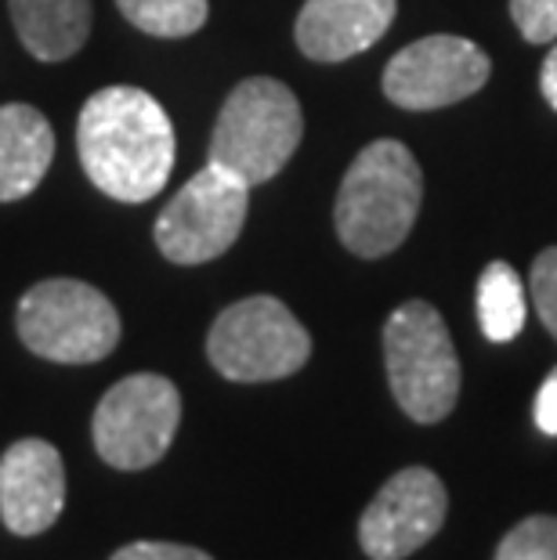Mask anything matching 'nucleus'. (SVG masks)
<instances>
[{
	"label": "nucleus",
	"instance_id": "ddd939ff",
	"mask_svg": "<svg viewBox=\"0 0 557 560\" xmlns=\"http://www.w3.org/2000/svg\"><path fill=\"white\" fill-rule=\"evenodd\" d=\"M55 160V130L33 105H0V202L37 192Z\"/></svg>",
	"mask_w": 557,
	"mask_h": 560
},
{
	"label": "nucleus",
	"instance_id": "f03ea898",
	"mask_svg": "<svg viewBox=\"0 0 557 560\" xmlns=\"http://www.w3.org/2000/svg\"><path fill=\"white\" fill-rule=\"evenodd\" d=\"M423 199L417 156L395 138L370 141L348 166L337 192L334 221L355 257H384L406 243Z\"/></svg>",
	"mask_w": 557,
	"mask_h": 560
},
{
	"label": "nucleus",
	"instance_id": "39448f33",
	"mask_svg": "<svg viewBox=\"0 0 557 560\" xmlns=\"http://www.w3.org/2000/svg\"><path fill=\"white\" fill-rule=\"evenodd\" d=\"M19 340L33 354L62 365H91L120 343L116 304L80 279H44L19 301Z\"/></svg>",
	"mask_w": 557,
	"mask_h": 560
},
{
	"label": "nucleus",
	"instance_id": "412c9836",
	"mask_svg": "<svg viewBox=\"0 0 557 560\" xmlns=\"http://www.w3.org/2000/svg\"><path fill=\"white\" fill-rule=\"evenodd\" d=\"M536 427L543 434L557 438V365L550 369V376L543 380V387L536 395Z\"/></svg>",
	"mask_w": 557,
	"mask_h": 560
},
{
	"label": "nucleus",
	"instance_id": "4468645a",
	"mask_svg": "<svg viewBox=\"0 0 557 560\" xmlns=\"http://www.w3.org/2000/svg\"><path fill=\"white\" fill-rule=\"evenodd\" d=\"M22 47L40 62H66L91 37V0H8Z\"/></svg>",
	"mask_w": 557,
	"mask_h": 560
},
{
	"label": "nucleus",
	"instance_id": "a211bd4d",
	"mask_svg": "<svg viewBox=\"0 0 557 560\" xmlns=\"http://www.w3.org/2000/svg\"><path fill=\"white\" fill-rule=\"evenodd\" d=\"M532 304H536L539 322L557 340V246L543 249L532 265Z\"/></svg>",
	"mask_w": 557,
	"mask_h": 560
},
{
	"label": "nucleus",
	"instance_id": "6ab92c4d",
	"mask_svg": "<svg viewBox=\"0 0 557 560\" xmlns=\"http://www.w3.org/2000/svg\"><path fill=\"white\" fill-rule=\"evenodd\" d=\"M511 15L529 44L557 40V0H511Z\"/></svg>",
	"mask_w": 557,
	"mask_h": 560
},
{
	"label": "nucleus",
	"instance_id": "aec40b11",
	"mask_svg": "<svg viewBox=\"0 0 557 560\" xmlns=\"http://www.w3.org/2000/svg\"><path fill=\"white\" fill-rule=\"evenodd\" d=\"M109 560H214V557L182 542H130L124 550H116Z\"/></svg>",
	"mask_w": 557,
	"mask_h": 560
},
{
	"label": "nucleus",
	"instance_id": "f3484780",
	"mask_svg": "<svg viewBox=\"0 0 557 560\" xmlns=\"http://www.w3.org/2000/svg\"><path fill=\"white\" fill-rule=\"evenodd\" d=\"M492 560H557V517L536 514L514 524Z\"/></svg>",
	"mask_w": 557,
	"mask_h": 560
},
{
	"label": "nucleus",
	"instance_id": "0eeeda50",
	"mask_svg": "<svg viewBox=\"0 0 557 560\" xmlns=\"http://www.w3.org/2000/svg\"><path fill=\"white\" fill-rule=\"evenodd\" d=\"M182 423V395L167 376L135 373L105 390L94 409L91 438L116 470H146L167 456Z\"/></svg>",
	"mask_w": 557,
	"mask_h": 560
},
{
	"label": "nucleus",
	"instance_id": "f257e3e1",
	"mask_svg": "<svg viewBox=\"0 0 557 560\" xmlns=\"http://www.w3.org/2000/svg\"><path fill=\"white\" fill-rule=\"evenodd\" d=\"M77 152L98 192L116 202H146L171 182L174 124L149 91L113 83L80 109Z\"/></svg>",
	"mask_w": 557,
	"mask_h": 560
},
{
	"label": "nucleus",
	"instance_id": "4be33fe9",
	"mask_svg": "<svg viewBox=\"0 0 557 560\" xmlns=\"http://www.w3.org/2000/svg\"><path fill=\"white\" fill-rule=\"evenodd\" d=\"M539 88H543V98H547L554 105V113H557V44H554V51L547 55V62H543Z\"/></svg>",
	"mask_w": 557,
	"mask_h": 560
},
{
	"label": "nucleus",
	"instance_id": "423d86ee",
	"mask_svg": "<svg viewBox=\"0 0 557 560\" xmlns=\"http://www.w3.org/2000/svg\"><path fill=\"white\" fill-rule=\"evenodd\" d=\"M207 359L232 384H268L304 369L312 337L276 296H246L224 307L210 326Z\"/></svg>",
	"mask_w": 557,
	"mask_h": 560
},
{
	"label": "nucleus",
	"instance_id": "7ed1b4c3",
	"mask_svg": "<svg viewBox=\"0 0 557 560\" xmlns=\"http://www.w3.org/2000/svg\"><path fill=\"white\" fill-rule=\"evenodd\" d=\"M304 135L301 102L282 80L251 77L224 98L210 163L240 177L243 185H265L293 160Z\"/></svg>",
	"mask_w": 557,
	"mask_h": 560
},
{
	"label": "nucleus",
	"instance_id": "9d476101",
	"mask_svg": "<svg viewBox=\"0 0 557 560\" xmlns=\"http://www.w3.org/2000/svg\"><path fill=\"white\" fill-rule=\"evenodd\" d=\"M449 514L445 485L428 467H406L387 478L359 517V546L370 560H402L428 546Z\"/></svg>",
	"mask_w": 557,
	"mask_h": 560
},
{
	"label": "nucleus",
	"instance_id": "dca6fc26",
	"mask_svg": "<svg viewBox=\"0 0 557 560\" xmlns=\"http://www.w3.org/2000/svg\"><path fill=\"white\" fill-rule=\"evenodd\" d=\"M116 8L130 26L163 40L193 37L210 15V0H116Z\"/></svg>",
	"mask_w": 557,
	"mask_h": 560
},
{
	"label": "nucleus",
	"instance_id": "6e6552de",
	"mask_svg": "<svg viewBox=\"0 0 557 560\" xmlns=\"http://www.w3.org/2000/svg\"><path fill=\"white\" fill-rule=\"evenodd\" d=\"M251 185L232 177L221 166L207 163L196 177L177 188V196L156 218V246L174 265H207L240 240Z\"/></svg>",
	"mask_w": 557,
	"mask_h": 560
},
{
	"label": "nucleus",
	"instance_id": "1a4fd4ad",
	"mask_svg": "<svg viewBox=\"0 0 557 560\" xmlns=\"http://www.w3.org/2000/svg\"><path fill=\"white\" fill-rule=\"evenodd\" d=\"M489 55L464 37H423L402 47L384 69V94L398 109H442L478 94L489 80Z\"/></svg>",
	"mask_w": 557,
	"mask_h": 560
},
{
	"label": "nucleus",
	"instance_id": "9b49d317",
	"mask_svg": "<svg viewBox=\"0 0 557 560\" xmlns=\"http://www.w3.org/2000/svg\"><path fill=\"white\" fill-rule=\"evenodd\" d=\"M66 510V467L51 441L22 438L0 456V521L15 535H40Z\"/></svg>",
	"mask_w": 557,
	"mask_h": 560
},
{
	"label": "nucleus",
	"instance_id": "20e7f679",
	"mask_svg": "<svg viewBox=\"0 0 557 560\" xmlns=\"http://www.w3.org/2000/svg\"><path fill=\"white\" fill-rule=\"evenodd\" d=\"M387 384L417 423H442L460 398V359L445 318L428 301H406L384 326Z\"/></svg>",
	"mask_w": 557,
	"mask_h": 560
},
{
	"label": "nucleus",
	"instance_id": "2eb2a0df",
	"mask_svg": "<svg viewBox=\"0 0 557 560\" xmlns=\"http://www.w3.org/2000/svg\"><path fill=\"white\" fill-rule=\"evenodd\" d=\"M478 326L492 343H511L525 329V285L507 260H492L478 279Z\"/></svg>",
	"mask_w": 557,
	"mask_h": 560
},
{
	"label": "nucleus",
	"instance_id": "f8f14e48",
	"mask_svg": "<svg viewBox=\"0 0 557 560\" xmlns=\"http://www.w3.org/2000/svg\"><path fill=\"white\" fill-rule=\"evenodd\" d=\"M398 0H304L298 47L315 62H344L362 55L395 22Z\"/></svg>",
	"mask_w": 557,
	"mask_h": 560
}]
</instances>
